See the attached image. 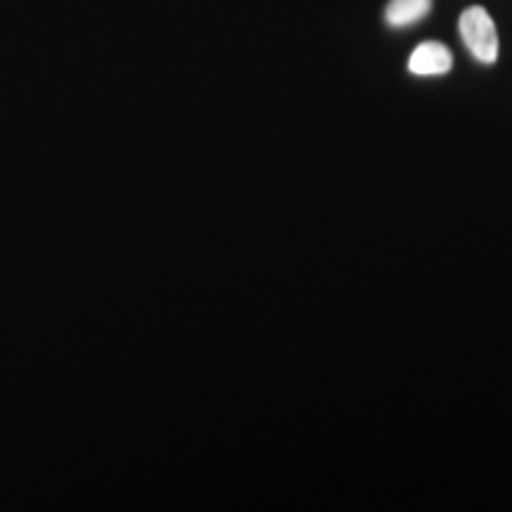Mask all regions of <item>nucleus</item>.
I'll return each mask as SVG.
<instances>
[{"instance_id": "obj_1", "label": "nucleus", "mask_w": 512, "mask_h": 512, "mask_svg": "<svg viewBox=\"0 0 512 512\" xmlns=\"http://www.w3.org/2000/svg\"><path fill=\"white\" fill-rule=\"evenodd\" d=\"M460 36L472 57L482 64H494L498 60V31L489 12L479 5L467 8L458 19Z\"/></svg>"}, {"instance_id": "obj_2", "label": "nucleus", "mask_w": 512, "mask_h": 512, "mask_svg": "<svg viewBox=\"0 0 512 512\" xmlns=\"http://www.w3.org/2000/svg\"><path fill=\"white\" fill-rule=\"evenodd\" d=\"M453 67V55L444 43L427 41L420 43L418 48L413 50L411 60H408V69L415 76H439L448 74Z\"/></svg>"}, {"instance_id": "obj_3", "label": "nucleus", "mask_w": 512, "mask_h": 512, "mask_svg": "<svg viewBox=\"0 0 512 512\" xmlns=\"http://www.w3.org/2000/svg\"><path fill=\"white\" fill-rule=\"evenodd\" d=\"M430 10L432 0H389L387 10H384V19H387L389 27L401 29L425 19L430 15Z\"/></svg>"}]
</instances>
